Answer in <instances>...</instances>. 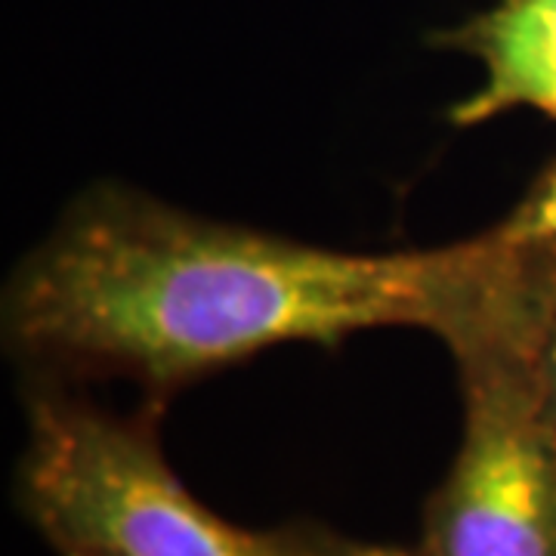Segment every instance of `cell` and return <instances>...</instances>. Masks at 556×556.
Returning a JSON list of instances; mask_svg holds the SVG:
<instances>
[{
    "instance_id": "obj_2",
    "label": "cell",
    "mask_w": 556,
    "mask_h": 556,
    "mask_svg": "<svg viewBox=\"0 0 556 556\" xmlns=\"http://www.w3.org/2000/svg\"><path fill=\"white\" fill-rule=\"evenodd\" d=\"M22 510L60 556H350L313 529H244L174 473L149 420L43 390L28 399Z\"/></svg>"
},
{
    "instance_id": "obj_1",
    "label": "cell",
    "mask_w": 556,
    "mask_h": 556,
    "mask_svg": "<svg viewBox=\"0 0 556 556\" xmlns=\"http://www.w3.org/2000/svg\"><path fill=\"white\" fill-rule=\"evenodd\" d=\"M504 241L507 219L433 251L350 254L102 186L20 263L3 334L38 365L164 396L278 343H338L390 325L439 338Z\"/></svg>"
},
{
    "instance_id": "obj_5",
    "label": "cell",
    "mask_w": 556,
    "mask_h": 556,
    "mask_svg": "<svg viewBox=\"0 0 556 556\" xmlns=\"http://www.w3.org/2000/svg\"><path fill=\"white\" fill-rule=\"evenodd\" d=\"M519 298L526 338L547 415L556 427V204L535 186L519 204Z\"/></svg>"
},
{
    "instance_id": "obj_6",
    "label": "cell",
    "mask_w": 556,
    "mask_h": 556,
    "mask_svg": "<svg viewBox=\"0 0 556 556\" xmlns=\"http://www.w3.org/2000/svg\"><path fill=\"white\" fill-rule=\"evenodd\" d=\"M350 556H433L420 544L415 547H396V544H356L350 541Z\"/></svg>"
},
{
    "instance_id": "obj_4",
    "label": "cell",
    "mask_w": 556,
    "mask_h": 556,
    "mask_svg": "<svg viewBox=\"0 0 556 556\" xmlns=\"http://www.w3.org/2000/svg\"><path fill=\"white\" fill-rule=\"evenodd\" d=\"M439 43L482 62L485 84L455 102L452 121L473 127L510 109L556 121V0H497Z\"/></svg>"
},
{
    "instance_id": "obj_3",
    "label": "cell",
    "mask_w": 556,
    "mask_h": 556,
    "mask_svg": "<svg viewBox=\"0 0 556 556\" xmlns=\"http://www.w3.org/2000/svg\"><path fill=\"white\" fill-rule=\"evenodd\" d=\"M473 300L439 340L457 365L464 430L455 464L424 510L433 556H556V427L538 383L522 298V219Z\"/></svg>"
}]
</instances>
